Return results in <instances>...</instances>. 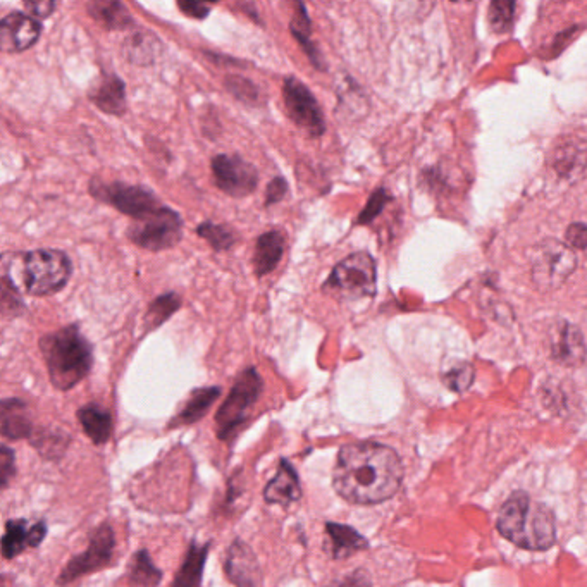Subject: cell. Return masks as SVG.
<instances>
[{
	"label": "cell",
	"instance_id": "2",
	"mask_svg": "<svg viewBox=\"0 0 587 587\" xmlns=\"http://www.w3.org/2000/svg\"><path fill=\"white\" fill-rule=\"evenodd\" d=\"M498 531L524 550H548L557 541L555 515L543 503L532 501L524 491L510 496L501 507Z\"/></svg>",
	"mask_w": 587,
	"mask_h": 587
},
{
	"label": "cell",
	"instance_id": "32",
	"mask_svg": "<svg viewBox=\"0 0 587 587\" xmlns=\"http://www.w3.org/2000/svg\"><path fill=\"white\" fill-rule=\"evenodd\" d=\"M159 40L145 33V31H136L133 37L128 38L126 42V57L135 64H149L154 61L155 50L154 47Z\"/></svg>",
	"mask_w": 587,
	"mask_h": 587
},
{
	"label": "cell",
	"instance_id": "28",
	"mask_svg": "<svg viewBox=\"0 0 587 587\" xmlns=\"http://www.w3.org/2000/svg\"><path fill=\"white\" fill-rule=\"evenodd\" d=\"M128 579H130L131 587H157V584L162 581V572L152 563L149 551L140 550L135 553V557L131 560Z\"/></svg>",
	"mask_w": 587,
	"mask_h": 587
},
{
	"label": "cell",
	"instance_id": "21",
	"mask_svg": "<svg viewBox=\"0 0 587 587\" xmlns=\"http://www.w3.org/2000/svg\"><path fill=\"white\" fill-rule=\"evenodd\" d=\"M286 238L281 231H267L255 245L254 269L257 276H267L278 267L285 254Z\"/></svg>",
	"mask_w": 587,
	"mask_h": 587
},
{
	"label": "cell",
	"instance_id": "27",
	"mask_svg": "<svg viewBox=\"0 0 587 587\" xmlns=\"http://www.w3.org/2000/svg\"><path fill=\"white\" fill-rule=\"evenodd\" d=\"M297 13L293 16V21L290 23V30L293 37L297 38L298 44L302 45L303 52L307 54L310 62L314 64V68L324 71V59H322L321 52L316 45L310 42V19L307 16V7L303 6L302 2L295 4Z\"/></svg>",
	"mask_w": 587,
	"mask_h": 587
},
{
	"label": "cell",
	"instance_id": "37",
	"mask_svg": "<svg viewBox=\"0 0 587 587\" xmlns=\"http://www.w3.org/2000/svg\"><path fill=\"white\" fill-rule=\"evenodd\" d=\"M565 241L572 250H579L587 254V226L586 224H570L565 233Z\"/></svg>",
	"mask_w": 587,
	"mask_h": 587
},
{
	"label": "cell",
	"instance_id": "40",
	"mask_svg": "<svg viewBox=\"0 0 587 587\" xmlns=\"http://www.w3.org/2000/svg\"><path fill=\"white\" fill-rule=\"evenodd\" d=\"M326 587H372V582L364 570H355V572L347 575V577H341V579L331 582Z\"/></svg>",
	"mask_w": 587,
	"mask_h": 587
},
{
	"label": "cell",
	"instance_id": "41",
	"mask_svg": "<svg viewBox=\"0 0 587 587\" xmlns=\"http://www.w3.org/2000/svg\"><path fill=\"white\" fill-rule=\"evenodd\" d=\"M178 7H180L181 11H183L186 16L195 19L207 18L212 9L211 4H205V2H193V0H190V2H178Z\"/></svg>",
	"mask_w": 587,
	"mask_h": 587
},
{
	"label": "cell",
	"instance_id": "4",
	"mask_svg": "<svg viewBox=\"0 0 587 587\" xmlns=\"http://www.w3.org/2000/svg\"><path fill=\"white\" fill-rule=\"evenodd\" d=\"M73 264L68 255L54 248L31 250L23 257V285L28 295L47 297L68 285Z\"/></svg>",
	"mask_w": 587,
	"mask_h": 587
},
{
	"label": "cell",
	"instance_id": "39",
	"mask_svg": "<svg viewBox=\"0 0 587 587\" xmlns=\"http://www.w3.org/2000/svg\"><path fill=\"white\" fill-rule=\"evenodd\" d=\"M288 193V181L285 178H274L266 188V202L264 205L269 207L272 204H278Z\"/></svg>",
	"mask_w": 587,
	"mask_h": 587
},
{
	"label": "cell",
	"instance_id": "22",
	"mask_svg": "<svg viewBox=\"0 0 587 587\" xmlns=\"http://www.w3.org/2000/svg\"><path fill=\"white\" fill-rule=\"evenodd\" d=\"M326 534H328L329 538V553H331L334 560L348 558L353 553H357V551L369 548V543H367L364 536H360L355 529L343 526V524L328 522L326 524Z\"/></svg>",
	"mask_w": 587,
	"mask_h": 587
},
{
	"label": "cell",
	"instance_id": "7",
	"mask_svg": "<svg viewBox=\"0 0 587 587\" xmlns=\"http://www.w3.org/2000/svg\"><path fill=\"white\" fill-rule=\"evenodd\" d=\"M93 197L109 204L121 212L124 216L131 217L135 223H147L155 216L166 211L167 205H162L161 200L155 197L143 186L126 185V183H102L93 180L90 185Z\"/></svg>",
	"mask_w": 587,
	"mask_h": 587
},
{
	"label": "cell",
	"instance_id": "13",
	"mask_svg": "<svg viewBox=\"0 0 587 587\" xmlns=\"http://www.w3.org/2000/svg\"><path fill=\"white\" fill-rule=\"evenodd\" d=\"M551 167L558 178L570 185L581 183L587 178V140L563 138L551 154Z\"/></svg>",
	"mask_w": 587,
	"mask_h": 587
},
{
	"label": "cell",
	"instance_id": "38",
	"mask_svg": "<svg viewBox=\"0 0 587 587\" xmlns=\"http://www.w3.org/2000/svg\"><path fill=\"white\" fill-rule=\"evenodd\" d=\"M16 474V464H14V452L7 446L0 448V484L2 488H7L9 481Z\"/></svg>",
	"mask_w": 587,
	"mask_h": 587
},
{
	"label": "cell",
	"instance_id": "17",
	"mask_svg": "<svg viewBox=\"0 0 587 587\" xmlns=\"http://www.w3.org/2000/svg\"><path fill=\"white\" fill-rule=\"evenodd\" d=\"M229 581L238 587H259L260 569L257 558L247 544L235 541L226 560Z\"/></svg>",
	"mask_w": 587,
	"mask_h": 587
},
{
	"label": "cell",
	"instance_id": "42",
	"mask_svg": "<svg viewBox=\"0 0 587 587\" xmlns=\"http://www.w3.org/2000/svg\"><path fill=\"white\" fill-rule=\"evenodd\" d=\"M26 11L33 14L35 18H49L50 14L54 13L57 9L56 2H50V0H42V2H26Z\"/></svg>",
	"mask_w": 587,
	"mask_h": 587
},
{
	"label": "cell",
	"instance_id": "15",
	"mask_svg": "<svg viewBox=\"0 0 587 587\" xmlns=\"http://www.w3.org/2000/svg\"><path fill=\"white\" fill-rule=\"evenodd\" d=\"M553 359L567 367L581 365L587 357L586 343L581 331L574 324L558 321L551 338Z\"/></svg>",
	"mask_w": 587,
	"mask_h": 587
},
{
	"label": "cell",
	"instance_id": "9",
	"mask_svg": "<svg viewBox=\"0 0 587 587\" xmlns=\"http://www.w3.org/2000/svg\"><path fill=\"white\" fill-rule=\"evenodd\" d=\"M114 548H116V536H114V529L109 524H102L97 529H93L87 550L68 562V565L62 569L57 584L68 586L83 575L106 569L114 558Z\"/></svg>",
	"mask_w": 587,
	"mask_h": 587
},
{
	"label": "cell",
	"instance_id": "36",
	"mask_svg": "<svg viewBox=\"0 0 587 587\" xmlns=\"http://www.w3.org/2000/svg\"><path fill=\"white\" fill-rule=\"evenodd\" d=\"M390 202V195L386 190H376L372 193V197L369 198V202L365 205L364 211L357 217V224H369L376 219L381 211L384 209V205Z\"/></svg>",
	"mask_w": 587,
	"mask_h": 587
},
{
	"label": "cell",
	"instance_id": "29",
	"mask_svg": "<svg viewBox=\"0 0 587 587\" xmlns=\"http://www.w3.org/2000/svg\"><path fill=\"white\" fill-rule=\"evenodd\" d=\"M180 307L181 298L176 293H166V295L155 298L154 302L150 303L147 314H145V328L149 329V331L150 329L159 328Z\"/></svg>",
	"mask_w": 587,
	"mask_h": 587
},
{
	"label": "cell",
	"instance_id": "26",
	"mask_svg": "<svg viewBox=\"0 0 587 587\" xmlns=\"http://www.w3.org/2000/svg\"><path fill=\"white\" fill-rule=\"evenodd\" d=\"M87 9L90 16L106 30H126V28L135 25L128 7L121 2H100L97 0V2H90Z\"/></svg>",
	"mask_w": 587,
	"mask_h": 587
},
{
	"label": "cell",
	"instance_id": "11",
	"mask_svg": "<svg viewBox=\"0 0 587 587\" xmlns=\"http://www.w3.org/2000/svg\"><path fill=\"white\" fill-rule=\"evenodd\" d=\"M183 236V219L178 212L166 207V211L150 219L147 223H133L128 229L136 247L159 252L178 245Z\"/></svg>",
	"mask_w": 587,
	"mask_h": 587
},
{
	"label": "cell",
	"instance_id": "8",
	"mask_svg": "<svg viewBox=\"0 0 587 587\" xmlns=\"http://www.w3.org/2000/svg\"><path fill=\"white\" fill-rule=\"evenodd\" d=\"M376 262L367 252H355L341 260L329 274L322 290L345 300L374 297L376 293Z\"/></svg>",
	"mask_w": 587,
	"mask_h": 587
},
{
	"label": "cell",
	"instance_id": "14",
	"mask_svg": "<svg viewBox=\"0 0 587 587\" xmlns=\"http://www.w3.org/2000/svg\"><path fill=\"white\" fill-rule=\"evenodd\" d=\"M42 26L28 14L11 13L0 23V45L4 52L18 54L37 44Z\"/></svg>",
	"mask_w": 587,
	"mask_h": 587
},
{
	"label": "cell",
	"instance_id": "19",
	"mask_svg": "<svg viewBox=\"0 0 587 587\" xmlns=\"http://www.w3.org/2000/svg\"><path fill=\"white\" fill-rule=\"evenodd\" d=\"M302 488H300V479H298L297 470L286 460H281L278 474L267 484L266 498L267 503H276L288 507L293 501L300 500Z\"/></svg>",
	"mask_w": 587,
	"mask_h": 587
},
{
	"label": "cell",
	"instance_id": "25",
	"mask_svg": "<svg viewBox=\"0 0 587 587\" xmlns=\"http://www.w3.org/2000/svg\"><path fill=\"white\" fill-rule=\"evenodd\" d=\"M2 434L7 439L30 438L31 422L26 415V405L16 398L2 402Z\"/></svg>",
	"mask_w": 587,
	"mask_h": 587
},
{
	"label": "cell",
	"instance_id": "3",
	"mask_svg": "<svg viewBox=\"0 0 587 587\" xmlns=\"http://www.w3.org/2000/svg\"><path fill=\"white\" fill-rule=\"evenodd\" d=\"M50 383L61 391L73 390L92 371L93 352L78 326L45 334L40 338Z\"/></svg>",
	"mask_w": 587,
	"mask_h": 587
},
{
	"label": "cell",
	"instance_id": "6",
	"mask_svg": "<svg viewBox=\"0 0 587 587\" xmlns=\"http://www.w3.org/2000/svg\"><path fill=\"white\" fill-rule=\"evenodd\" d=\"M262 386V377L255 367H248L236 377L231 393L217 410V438L228 441L238 433V429L248 421V412L259 402Z\"/></svg>",
	"mask_w": 587,
	"mask_h": 587
},
{
	"label": "cell",
	"instance_id": "24",
	"mask_svg": "<svg viewBox=\"0 0 587 587\" xmlns=\"http://www.w3.org/2000/svg\"><path fill=\"white\" fill-rule=\"evenodd\" d=\"M209 544H195L190 546L185 560L181 563L178 574L174 577L173 587H198L204 577L205 562L209 555Z\"/></svg>",
	"mask_w": 587,
	"mask_h": 587
},
{
	"label": "cell",
	"instance_id": "23",
	"mask_svg": "<svg viewBox=\"0 0 587 587\" xmlns=\"http://www.w3.org/2000/svg\"><path fill=\"white\" fill-rule=\"evenodd\" d=\"M219 396H221V388H217V386L193 391L188 402L185 403V407L180 414L174 417L169 427L188 426V424L200 421L209 412V408L216 403Z\"/></svg>",
	"mask_w": 587,
	"mask_h": 587
},
{
	"label": "cell",
	"instance_id": "30",
	"mask_svg": "<svg viewBox=\"0 0 587 587\" xmlns=\"http://www.w3.org/2000/svg\"><path fill=\"white\" fill-rule=\"evenodd\" d=\"M71 441L68 434L59 431H40L31 436V445L37 448V452L45 458H59L64 455L68 443Z\"/></svg>",
	"mask_w": 587,
	"mask_h": 587
},
{
	"label": "cell",
	"instance_id": "5",
	"mask_svg": "<svg viewBox=\"0 0 587 587\" xmlns=\"http://www.w3.org/2000/svg\"><path fill=\"white\" fill-rule=\"evenodd\" d=\"M531 279L539 291L562 288L577 269V257L569 245L546 238L531 250Z\"/></svg>",
	"mask_w": 587,
	"mask_h": 587
},
{
	"label": "cell",
	"instance_id": "18",
	"mask_svg": "<svg viewBox=\"0 0 587 587\" xmlns=\"http://www.w3.org/2000/svg\"><path fill=\"white\" fill-rule=\"evenodd\" d=\"M88 99L100 111L112 116H123L126 112V85L116 75H104L92 90L88 92Z\"/></svg>",
	"mask_w": 587,
	"mask_h": 587
},
{
	"label": "cell",
	"instance_id": "20",
	"mask_svg": "<svg viewBox=\"0 0 587 587\" xmlns=\"http://www.w3.org/2000/svg\"><path fill=\"white\" fill-rule=\"evenodd\" d=\"M78 421L93 445H106L114 433L112 414L102 405L88 403L78 410Z\"/></svg>",
	"mask_w": 587,
	"mask_h": 587
},
{
	"label": "cell",
	"instance_id": "31",
	"mask_svg": "<svg viewBox=\"0 0 587 587\" xmlns=\"http://www.w3.org/2000/svg\"><path fill=\"white\" fill-rule=\"evenodd\" d=\"M197 233L202 240L207 241L216 252H226L236 243V233L224 224L205 221L197 228Z\"/></svg>",
	"mask_w": 587,
	"mask_h": 587
},
{
	"label": "cell",
	"instance_id": "34",
	"mask_svg": "<svg viewBox=\"0 0 587 587\" xmlns=\"http://www.w3.org/2000/svg\"><path fill=\"white\" fill-rule=\"evenodd\" d=\"M224 87L243 104H248V106L260 104V90L254 81L247 80L243 76L229 75L224 80Z\"/></svg>",
	"mask_w": 587,
	"mask_h": 587
},
{
	"label": "cell",
	"instance_id": "1",
	"mask_svg": "<svg viewBox=\"0 0 587 587\" xmlns=\"http://www.w3.org/2000/svg\"><path fill=\"white\" fill-rule=\"evenodd\" d=\"M403 481L402 460L390 446L372 441L343 446L334 465L333 484L343 500L376 505L390 500Z\"/></svg>",
	"mask_w": 587,
	"mask_h": 587
},
{
	"label": "cell",
	"instance_id": "12",
	"mask_svg": "<svg viewBox=\"0 0 587 587\" xmlns=\"http://www.w3.org/2000/svg\"><path fill=\"white\" fill-rule=\"evenodd\" d=\"M212 174L217 188L229 197H248L259 185L257 169L240 155H216L212 159Z\"/></svg>",
	"mask_w": 587,
	"mask_h": 587
},
{
	"label": "cell",
	"instance_id": "10",
	"mask_svg": "<svg viewBox=\"0 0 587 587\" xmlns=\"http://www.w3.org/2000/svg\"><path fill=\"white\" fill-rule=\"evenodd\" d=\"M283 99L286 112L291 121L297 124L300 130L305 131L312 138H319L326 131V121L321 106L314 93L303 85L302 81L290 76L283 85Z\"/></svg>",
	"mask_w": 587,
	"mask_h": 587
},
{
	"label": "cell",
	"instance_id": "33",
	"mask_svg": "<svg viewBox=\"0 0 587 587\" xmlns=\"http://www.w3.org/2000/svg\"><path fill=\"white\" fill-rule=\"evenodd\" d=\"M515 2L495 0L489 4V25L496 33H507L515 23Z\"/></svg>",
	"mask_w": 587,
	"mask_h": 587
},
{
	"label": "cell",
	"instance_id": "35",
	"mask_svg": "<svg viewBox=\"0 0 587 587\" xmlns=\"http://www.w3.org/2000/svg\"><path fill=\"white\" fill-rule=\"evenodd\" d=\"M446 386L452 391L462 393V391L469 390L470 384L474 383V369L470 364H458L446 372L443 376Z\"/></svg>",
	"mask_w": 587,
	"mask_h": 587
},
{
	"label": "cell",
	"instance_id": "16",
	"mask_svg": "<svg viewBox=\"0 0 587 587\" xmlns=\"http://www.w3.org/2000/svg\"><path fill=\"white\" fill-rule=\"evenodd\" d=\"M45 534L47 526L42 520L33 526L25 519L9 520L2 538V555L6 560H13L26 548H37L38 544H42Z\"/></svg>",
	"mask_w": 587,
	"mask_h": 587
}]
</instances>
